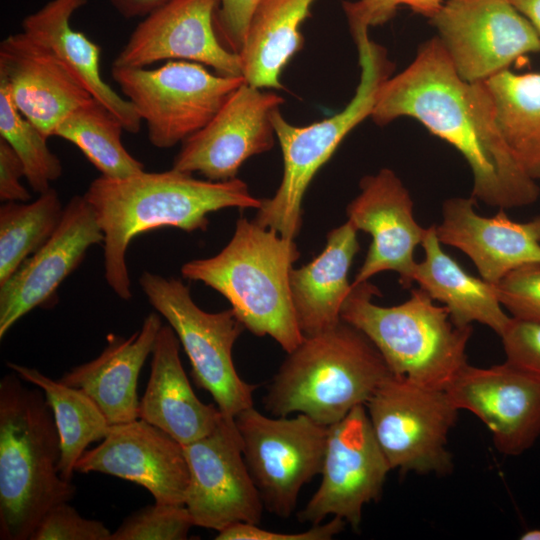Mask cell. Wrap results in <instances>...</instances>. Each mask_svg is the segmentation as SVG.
Segmentation results:
<instances>
[{"label":"cell","instance_id":"obj_30","mask_svg":"<svg viewBox=\"0 0 540 540\" xmlns=\"http://www.w3.org/2000/svg\"><path fill=\"white\" fill-rule=\"evenodd\" d=\"M7 365L23 381L44 392L60 437L59 472L63 479L71 481L77 461L92 442L107 435L109 422L83 390L53 380L36 368L12 362Z\"/></svg>","mask_w":540,"mask_h":540},{"label":"cell","instance_id":"obj_28","mask_svg":"<svg viewBox=\"0 0 540 540\" xmlns=\"http://www.w3.org/2000/svg\"><path fill=\"white\" fill-rule=\"evenodd\" d=\"M316 0H261L257 5L239 55L247 83L281 89L283 69L301 50V26Z\"/></svg>","mask_w":540,"mask_h":540},{"label":"cell","instance_id":"obj_9","mask_svg":"<svg viewBox=\"0 0 540 540\" xmlns=\"http://www.w3.org/2000/svg\"><path fill=\"white\" fill-rule=\"evenodd\" d=\"M112 77L145 122L150 143L160 149L182 143L206 126L246 81L183 60L155 69L112 66Z\"/></svg>","mask_w":540,"mask_h":540},{"label":"cell","instance_id":"obj_31","mask_svg":"<svg viewBox=\"0 0 540 540\" xmlns=\"http://www.w3.org/2000/svg\"><path fill=\"white\" fill-rule=\"evenodd\" d=\"M123 130L120 118L92 97L61 120L53 136L74 144L101 176L118 179L144 171L122 144Z\"/></svg>","mask_w":540,"mask_h":540},{"label":"cell","instance_id":"obj_3","mask_svg":"<svg viewBox=\"0 0 540 540\" xmlns=\"http://www.w3.org/2000/svg\"><path fill=\"white\" fill-rule=\"evenodd\" d=\"M14 372L0 381V538L31 540L43 517L73 499L59 472L60 437L44 392Z\"/></svg>","mask_w":540,"mask_h":540},{"label":"cell","instance_id":"obj_19","mask_svg":"<svg viewBox=\"0 0 540 540\" xmlns=\"http://www.w3.org/2000/svg\"><path fill=\"white\" fill-rule=\"evenodd\" d=\"M78 473H103L147 489L156 503L185 505L189 469L183 445L143 419L110 425L107 435L87 449Z\"/></svg>","mask_w":540,"mask_h":540},{"label":"cell","instance_id":"obj_6","mask_svg":"<svg viewBox=\"0 0 540 540\" xmlns=\"http://www.w3.org/2000/svg\"><path fill=\"white\" fill-rule=\"evenodd\" d=\"M375 295L380 292L369 281L351 284L341 319L367 336L392 375L445 390L468 364L472 325L454 323L447 308L436 305L421 288L390 307L373 303Z\"/></svg>","mask_w":540,"mask_h":540},{"label":"cell","instance_id":"obj_40","mask_svg":"<svg viewBox=\"0 0 540 540\" xmlns=\"http://www.w3.org/2000/svg\"><path fill=\"white\" fill-rule=\"evenodd\" d=\"M261 0H219L214 25L222 44L229 50H242L251 17Z\"/></svg>","mask_w":540,"mask_h":540},{"label":"cell","instance_id":"obj_13","mask_svg":"<svg viewBox=\"0 0 540 540\" xmlns=\"http://www.w3.org/2000/svg\"><path fill=\"white\" fill-rule=\"evenodd\" d=\"M390 470L365 405L355 407L328 427L321 483L298 520L313 525L332 515L359 531L363 507L380 498Z\"/></svg>","mask_w":540,"mask_h":540},{"label":"cell","instance_id":"obj_14","mask_svg":"<svg viewBox=\"0 0 540 540\" xmlns=\"http://www.w3.org/2000/svg\"><path fill=\"white\" fill-rule=\"evenodd\" d=\"M183 448L189 469L185 506L195 526L218 532L236 522L260 523L264 504L234 418L223 415L211 433Z\"/></svg>","mask_w":540,"mask_h":540},{"label":"cell","instance_id":"obj_11","mask_svg":"<svg viewBox=\"0 0 540 540\" xmlns=\"http://www.w3.org/2000/svg\"><path fill=\"white\" fill-rule=\"evenodd\" d=\"M234 419L264 507L289 517L302 487L321 474L328 427L301 413L268 417L253 406Z\"/></svg>","mask_w":540,"mask_h":540},{"label":"cell","instance_id":"obj_37","mask_svg":"<svg viewBox=\"0 0 540 540\" xmlns=\"http://www.w3.org/2000/svg\"><path fill=\"white\" fill-rule=\"evenodd\" d=\"M444 0H357L344 1L343 10L351 33L368 30L391 20L402 6L431 19Z\"/></svg>","mask_w":540,"mask_h":540},{"label":"cell","instance_id":"obj_15","mask_svg":"<svg viewBox=\"0 0 540 540\" xmlns=\"http://www.w3.org/2000/svg\"><path fill=\"white\" fill-rule=\"evenodd\" d=\"M284 101L245 81L206 126L182 142L172 168L211 181L236 178L247 159L274 146L272 115Z\"/></svg>","mask_w":540,"mask_h":540},{"label":"cell","instance_id":"obj_44","mask_svg":"<svg viewBox=\"0 0 540 540\" xmlns=\"http://www.w3.org/2000/svg\"><path fill=\"white\" fill-rule=\"evenodd\" d=\"M521 540H540V528L525 531L520 536Z\"/></svg>","mask_w":540,"mask_h":540},{"label":"cell","instance_id":"obj_23","mask_svg":"<svg viewBox=\"0 0 540 540\" xmlns=\"http://www.w3.org/2000/svg\"><path fill=\"white\" fill-rule=\"evenodd\" d=\"M161 326L160 314L151 312L139 330L127 338L108 335L99 356L73 367L58 380L87 393L110 425L138 419V377Z\"/></svg>","mask_w":540,"mask_h":540},{"label":"cell","instance_id":"obj_43","mask_svg":"<svg viewBox=\"0 0 540 540\" xmlns=\"http://www.w3.org/2000/svg\"><path fill=\"white\" fill-rule=\"evenodd\" d=\"M533 25L540 36V0H509Z\"/></svg>","mask_w":540,"mask_h":540},{"label":"cell","instance_id":"obj_39","mask_svg":"<svg viewBox=\"0 0 540 540\" xmlns=\"http://www.w3.org/2000/svg\"><path fill=\"white\" fill-rule=\"evenodd\" d=\"M347 523L334 516L326 523L313 524L308 530L296 533L274 532L258 524L236 522L218 531L216 540H330L339 534Z\"/></svg>","mask_w":540,"mask_h":540},{"label":"cell","instance_id":"obj_12","mask_svg":"<svg viewBox=\"0 0 540 540\" xmlns=\"http://www.w3.org/2000/svg\"><path fill=\"white\" fill-rule=\"evenodd\" d=\"M430 20L467 82H485L521 56L540 51L539 34L509 0H445Z\"/></svg>","mask_w":540,"mask_h":540},{"label":"cell","instance_id":"obj_32","mask_svg":"<svg viewBox=\"0 0 540 540\" xmlns=\"http://www.w3.org/2000/svg\"><path fill=\"white\" fill-rule=\"evenodd\" d=\"M64 206L52 187L32 202L0 207V286L40 249L57 229Z\"/></svg>","mask_w":540,"mask_h":540},{"label":"cell","instance_id":"obj_21","mask_svg":"<svg viewBox=\"0 0 540 540\" xmlns=\"http://www.w3.org/2000/svg\"><path fill=\"white\" fill-rule=\"evenodd\" d=\"M0 84L48 138L61 120L92 98L47 45L24 31L0 43Z\"/></svg>","mask_w":540,"mask_h":540},{"label":"cell","instance_id":"obj_2","mask_svg":"<svg viewBox=\"0 0 540 540\" xmlns=\"http://www.w3.org/2000/svg\"><path fill=\"white\" fill-rule=\"evenodd\" d=\"M84 197L104 233L106 282L124 300L132 297L126 252L136 236L162 227L206 231L210 213L225 208L258 209L262 200L237 177L200 180L173 168L118 179L100 176L90 183Z\"/></svg>","mask_w":540,"mask_h":540},{"label":"cell","instance_id":"obj_36","mask_svg":"<svg viewBox=\"0 0 540 540\" xmlns=\"http://www.w3.org/2000/svg\"><path fill=\"white\" fill-rule=\"evenodd\" d=\"M111 535L101 521L82 517L64 502L48 511L31 540H111Z\"/></svg>","mask_w":540,"mask_h":540},{"label":"cell","instance_id":"obj_41","mask_svg":"<svg viewBox=\"0 0 540 540\" xmlns=\"http://www.w3.org/2000/svg\"><path fill=\"white\" fill-rule=\"evenodd\" d=\"M25 177L24 165L9 145L0 137V199L4 202H28L29 191L21 183Z\"/></svg>","mask_w":540,"mask_h":540},{"label":"cell","instance_id":"obj_26","mask_svg":"<svg viewBox=\"0 0 540 540\" xmlns=\"http://www.w3.org/2000/svg\"><path fill=\"white\" fill-rule=\"evenodd\" d=\"M87 0H51L22 22L23 31L47 45L90 95L114 112L127 132L136 134L141 118L134 106L102 78L101 49L71 26V17Z\"/></svg>","mask_w":540,"mask_h":540},{"label":"cell","instance_id":"obj_7","mask_svg":"<svg viewBox=\"0 0 540 540\" xmlns=\"http://www.w3.org/2000/svg\"><path fill=\"white\" fill-rule=\"evenodd\" d=\"M352 37L361 76L353 98L340 112L305 126L288 122L280 109L272 115L283 175L275 194L261 200L254 220L287 239L294 240L301 230L303 198L312 179L344 138L371 117L379 91L393 71L385 48L372 41L368 31L355 32Z\"/></svg>","mask_w":540,"mask_h":540},{"label":"cell","instance_id":"obj_1","mask_svg":"<svg viewBox=\"0 0 540 540\" xmlns=\"http://www.w3.org/2000/svg\"><path fill=\"white\" fill-rule=\"evenodd\" d=\"M410 117L456 148L472 175V197L491 207L532 204L536 180L518 163L493 115L484 82L465 81L438 37L423 43L414 60L382 85L372 120L384 126Z\"/></svg>","mask_w":540,"mask_h":540},{"label":"cell","instance_id":"obj_38","mask_svg":"<svg viewBox=\"0 0 540 540\" xmlns=\"http://www.w3.org/2000/svg\"><path fill=\"white\" fill-rule=\"evenodd\" d=\"M500 338L506 361L540 378V322L511 317Z\"/></svg>","mask_w":540,"mask_h":540},{"label":"cell","instance_id":"obj_22","mask_svg":"<svg viewBox=\"0 0 540 540\" xmlns=\"http://www.w3.org/2000/svg\"><path fill=\"white\" fill-rule=\"evenodd\" d=\"M475 206L472 196L443 203L442 221L435 228L441 244L466 254L481 278L493 285L521 266L540 263V216L517 222L500 208L496 215L484 217Z\"/></svg>","mask_w":540,"mask_h":540},{"label":"cell","instance_id":"obj_20","mask_svg":"<svg viewBox=\"0 0 540 540\" xmlns=\"http://www.w3.org/2000/svg\"><path fill=\"white\" fill-rule=\"evenodd\" d=\"M103 242L104 233L90 204L84 195L73 196L48 241L0 286V339L24 315L50 303L88 249Z\"/></svg>","mask_w":540,"mask_h":540},{"label":"cell","instance_id":"obj_5","mask_svg":"<svg viewBox=\"0 0 540 540\" xmlns=\"http://www.w3.org/2000/svg\"><path fill=\"white\" fill-rule=\"evenodd\" d=\"M287 354L263 398L265 409L278 417L301 413L327 427L366 405L392 374L367 336L343 320Z\"/></svg>","mask_w":540,"mask_h":540},{"label":"cell","instance_id":"obj_27","mask_svg":"<svg viewBox=\"0 0 540 540\" xmlns=\"http://www.w3.org/2000/svg\"><path fill=\"white\" fill-rule=\"evenodd\" d=\"M436 225L425 229L421 246L424 259L417 262L414 282L433 300L445 306L459 326L477 322L500 336L511 320L501 305L495 285L469 274L449 256L439 242Z\"/></svg>","mask_w":540,"mask_h":540},{"label":"cell","instance_id":"obj_25","mask_svg":"<svg viewBox=\"0 0 540 540\" xmlns=\"http://www.w3.org/2000/svg\"><path fill=\"white\" fill-rule=\"evenodd\" d=\"M358 230L347 220L327 234L322 252L290 271V294L296 320L304 337L337 325L351 289L348 272L360 250Z\"/></svg>","mask_w":540,"mask_h":540},{"label":"cell","instance_id":"obj_29","mask_svg":"<svg viewBox=\"0 0 540 540\" xmlns=\"http://www.w3.org/2000/svg\"><path fill=\"white\" fill-rule=\"evenodd\" d=\"M484 84L506 144L523 170L540 179V72L506 69Z\"/></svg>","mask_w":540,"mask_h":540},{"label":"cell","instance_id":"obj_16","mask_svg":"<svg viewBox=\"0 0 540 540\" xmlns=\"http://www.w3.org/2000/svg\"><path fill=\"white\" fill-rule=\"evenodd\" d=\"M218 5L219 0H170L136 26L112 66L143 68L183 60L217 74L243 76L240 55L226 48L215 30Z\"/></svg>","mask_w":540,"mask_h":540},{"label":"cell","instance_id":"obj_35","mask_svg":"<svg viewBox=\"0 0 540 540\" xmlns=\"http://www.w3.org/2000/svg\"><path fill=\"white\" fill-rule=\"evenodd\" d=\"M495 288L501 305L511 317L540 322V263L511 271Z\"/></svg>","mask_w":540,"mask_h":540},{"label":"cell","instance_id":"obj_4","mask_svg":"<svg viewBox=\"0 0 540 540\" xmlns=\"http://www.w3.org/2000/svg\"><path fill=\"white\" fill-rule=\"evenodd\" d=\"M299 257L294 240L243 217L218 254L186 262L181 274L222 294L245 329L256 336H270L289 353L304 339L289 281Z\"/></svg>","mask_w":540,"mask_h":540},{"label":"cell","instance_id":"obj_42","mask_svg":"<svg viewBox=\"0 0 540 540\" xmlns=\"http://www.w3.org/2000/svg\"><path fill=\"white\" fill-rule=\"evenodd\" d=\"M170 0H109L120 15L129 19L146 17Z\"/></svg>","mask_w":540,"mask_h":540},{"label":"cell","instance_id":"obj_18","mask_svg":"<svg viewBox=\"0 0 540 540\" xmlns=\"http://www.w3.org/2000/svg\"><path fill=\"white\" fill-rule=\"evenodd\" d=\"M359 185L360 193L348 204L346 213L348 221L357 230L370 234L372 241L351 284L393 271L403 288H411L417 264L414 253L426 228L414 218L409 191L388 168L363 177Z\"/></svg>","mask_w":540,"mask_h":540},{"label":"cell","instance_id":"obj_17","mask_svg":"<svg viewBox=\"0 0 540 540\" xmlns=\"http://www.w3.org/2000/svg\"><path fill=\"white\" fill-rule=\"evenodd\" d=\"M454 405L479 418L496 449L518 456L540 437V378L505 361L491 367L467 364L445 389Z\"/></svg>","mask_w":540,"mask_h":540},{"label":"cell","instance_id":"obj_10","mask_svg":"<svg viewBox=\"0 0 540 540\" xmlns=\"http://www.w3.org/2000/svg\"><path fill=\"white\" fill-rule=\"evenodd\" d=\"M392 469L445 475L453 468L448 434L459 409L445 390L390 375L365 405Z\"/></svg>","mask_w":540,"mask_h":540},{"label":"cell","instance_id":"obj_24","mask_svg":"<svg viewBox=\"0 0 540 540\" xmlns=\"http://www.w3.org/2000/svg\"><path fill=\"white\" fill-rule=\"evenodd\" d=\"M180 345L174 330L162 325L152 349L150 377L138 416L184 446L211 433L223 414L195 395L180 360Z\"/></svg>","mask_w":540,"mask_h":540},{"label":"cell","instance_id":"obj_34","mask_svg":"<svg viewBox=\"0 0 540 540\" xmlns=\"http://www.w3.org/2000/svg\"><path fill=\"white\" fill-rule=\"evenodd\" d=\"M193 526L185 505L155 502L123 520L111 540H184Z\"/></svg>","mask_w":540,"mask_h":540},{"label":"cell","instance_id":"obj_33","mask_svg":"<svg viewBox=\"0 0 540 540\" xmlns=\"http://www.w3.org/2000/svg\"><path fill=\"white\" fill-rule=\"evenodd\" d=\"M0 137L5 139L21 159L25 179L31 189L41 194L51 188L63 172L60 159L50 151L40 129L16 107L7 88L0 84Z\"/></svg>","mask_w":540,"mask_h":540},{"label":"cell","instance_id":"obj_8","mask_svg":"<svg viewBox=\"0 0 540 540\" xmlns=\"http://www.w3.org/2000/svg\"><path fill=\"white\" fill-rule=\"evenodd\" d=\"M139 284L151 306L176 333L195 383L210 393L222 414L235 418L252 407L258 385L245 382L232 359L234 343L244 330L233 310H202L189 287L174 277L144 271Z\"/></svg>","mask_w":540,"mask_h":540}]
</instances>
